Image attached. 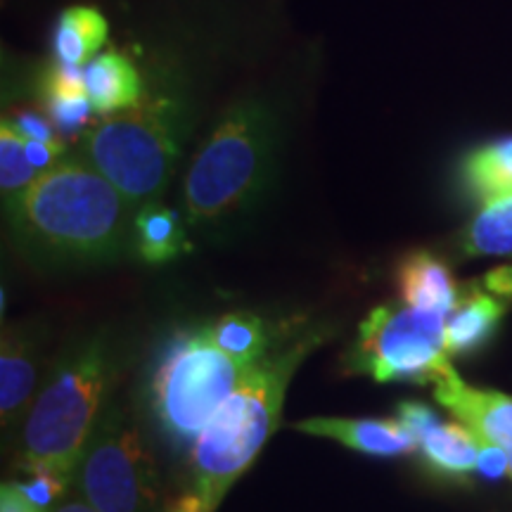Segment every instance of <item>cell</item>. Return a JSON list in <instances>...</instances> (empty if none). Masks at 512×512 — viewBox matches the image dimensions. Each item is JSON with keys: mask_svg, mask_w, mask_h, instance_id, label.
<instances>
[{"mask_svg": "<svg viewBox=\"0 0 512 512\" xmlns=\"http://www.w3.org/2000/svg\"><path fill=\"white\" fill-rule=\"evenodd\" d=\"M133 204L91 162L64 159L10 202L17 233L57 259L105 261L126 240Z\"/></svg>", "mask_w": 512, "mask_h": 512, "instance_id": "obj_1", "label": "cell"}, {"mask_svg": "<svg viewBox=\"0 0 512 512\" xmlns=\"http://www.w3.org/2000/svg\"><path fill=\"white\" fill-rule=\"evenodd\" d=\"M316 344V335L302 337L249 366L190 446L195 491L214 512L278 427L292 375Z\"/></svg>", "mask_w": 512, "mask_h": 512, "instance_id": "obj_2", "label": "cell"}, {"mask_svg": "<svg viewBox=\"0 0 512 512\" xmlns=\"http://www.w3.org/2000/svg\"><path fill=\"white\" fill-rule=\"evenodd\" d=\"M275 138L278 119L264 100L233 102L185 174V221L204 226L245 209L271 176Z\"/></svg>", "mask_w": 512, "mask_h": 512, "instance_id": "obj_3", "label": "cell"}, {"mask_svg": "<svg viewBox=\"0 0 512 512\" xmlns=\"http://www.w3.org/2000/svg\"><path fill=\"white\" fill-rule=\"evenodd\" d=\"M107 387L110 358L102 339H91L64 356L31 403L22 430L19 465L27 472L50 467L74 477L100 420Z\"/></svg>", "mask_w": 512, "mask_h": 512, "instance_id": "obj_4", "label": "cell"}, {"mask_svg": "<svg viewBox=\"0 0 512 512\" xmlns=\"http://www.w3.org/2000/svg\"><path fill=\"white\" fill-rule=\"evenodd\" d=\"M181 133V102L157 93L100 121L83 140V155L128 202L150 204L174 174Z\"/></svg>", "mask_w": 512, "mask_h": 512, "instance_id": "obj_5", "label": "cell"}, {"mask_svg": "<svg viewBox=\"0 0 512 512\" xmlns=\"http://www.w3.org/2000/svg\"><path fill=\"white\" fill-rule=\"evenodd\" d=\"M245 370L219 349L207 328L178 332L152 377V411L162 432L178 446L195 444Z\"/></svg>", "mask_w": 512, "mask_h": 512, "instance_id": "obj_6", "label": "cell"}, {"mask_svg": "<svg viewBox=\"0 0 512 512\" xmlns=\"http://www.w3.org/2000/svg\"><path fill=\"white\" fill-rule=\"evenodd\" d=\"M446 313L382 304L363 318L351 354V370L375 382L437 384L453 380L456 368L444 342Z\"/></svg>", "mask_w": 512, "mask_h": 512, "instance_id": "obj_7", "label": "cell"}, {"mask_svg": "<svg viewBox=\"0 0 512 512\" xmlns=\"http://www.w3.org/2000/svg\"><path fill=\"white\" fill-rule=\"evenodd\" d=\"M79 489L100 512H152L157 467L138 427L112 408L98 420L79 463Z\"/></svg>", "mask_w": 512, "mask_h": 512, "instance_id": "obj_8", "label": "cell"}, {"mask_svg": "<svg viewBox=\"0 0 512 512\" xmlns=\"http://www.w3.org/2000/svg\"><path fill=\"white\" fill-rule=\"evenodd\" d=\"M434 399L482 441L512 446V396L477 389L456 375L434 387Z\"/></svg>", "mask_w": 512, "mask_h": 512, "instance_id": "obj_9", "label": "cell"}, {"mask_svg": "<svg viewBox=\"0 0 512 512\" xmlns=\"http://www.w3.org/2000/svg\"><path fill=\"white\" fill-rule=\"evenodd\" d=\"M294 430L339 441L351 451L368 453V456H406L420 448L418 439L399 420L377 418H306L294 422Z\"/></svg>", "mask_w": 512, "mask_h": 512, "instance_id": "obj_10", "label": "cell"}, {"mask_svg": "<svg viewBox=\"0 0 512 512\" xmlns=\"http://www.w3.org/2000/svg\"><path fill=\"white\" fill-rule=\"evenodd\" d=\"M396 287L401 302L422 311L451 313L458 304V285L444 261L430 252L406 254L396 266Z\"/></svg>", "mask_w": 512, "mask_h": 512, "instance_id": "obj_11", "label": "cell"}, {"mask_svg": "<svg viewBox=\"0 0 512 512\" xmlns=\"http://www.w3.org/2000/svg\"><path fill=\"white\" fill-rule=\"evenodd\" d=\"M83 81L95 114H114L136 107L145 98L143 76L128 57L100 53L83 67Z\"/></svg>", "mask_w": 512, "mask_h": 512, "instance_id": "obj_12", "label": "cell"}, {"mask_svg": "<svg viewBox=\"0 0 512 512\" xmlns=\"http://www.w3.org/2000/svg\"><path fill=\"white\" fill-rule=\"evenodd\" d=\"M36 349L19 330L3 332L0 347V420L3 427H15L36 389Z\"/></svg>", "mask_w": 512, "mask_h": 512, "instance_id": "obj_13", "label": "cell"}, {"mask_svg": "<svg viewBox=\"0 0 512 512\" xmlns=\"http://www.w3.org/2000/svg\"><path fill=\"white\" fill-rule=\"evenodd\" d=\"M503 311V304L489 292L472 290L465 297H458V304L446 316L444 342L448 354H467L489 342Z\"/></svg>", "mask_w": 512, "mask_h": 512, "instance_id": "obj_14", "label": "cell"}, {"mask_svg": "<svg viewBox=\"0 0 512 512\" xmlns=\"http://www.w3.org/2000/svg\"><path fill=\"white\" fill-rule=\"evenodd\" d=\"M479 446L477 437L463 422H437L420 439V451L427 465L446 477H465L477 470Z\"/></svg>", "mask_w": 512, "mask_h": 512, "instance_id": "obj_15", "label": "cell"}, {"mask_svg": "<svg viewBox=\"0 0 512 512\" xmlns=\"http://www.w3.org/2000/svg\"><path fill=\"white\" fill-rule=\"evenodd\" d=\"M107 41V19L95 8H69L55 27L53 50L57 62L69 67H86Z\"/></svg>", "mask_w": 512, "mask_h": 512, "instance_id": "obj_16", "label": "cell"}, {"mask_svg": "<svg viewBox=\"0 0 512 512\" xmlns=\"http://www.w3.org/2000/svg\"><path fill=\"white\" fill-rule=\"evenodd\" d=\"M463 181L482 204L512 195V138L477 147L463 162Z\"/></svg>", "mask_w": 512, "mask_h": 512, "instance_id": "obj_17", "label": "cell"}, {"mask_svg": "<svg viewBox=\"0 0 512 512\" xmlns=\"http://www.w3.org/2000/svg\"><path fill=\"white\" fill-rule=\"evenodd\" d=\"M133 228H136L138 252L147 264H164V261L176 259L185 247L181 216L159 202L145 204L138 211Z\"/></svg>", "mask_w": 512, "mask_h": 512, "instance_id": "obj_18", "label": "cell"}, {"mask_svg": "<svg viewBox=\"0 0 512 512\" xmlns=\"http://www.w3.org/2000/svg\"><path fill=\"white\" fill-rule=\"evenodd\" d=\"M207 330L211 339L219 344V349L245 368L259 363L268 351V330L264 320L252 313H226Z\"/></svg>", "mask_w": 512, "mask_h": 512, "instance_id": "obj_19", "label": "cell"}, {"mask_svg": "<svg viewBox=\"0 0 512 512\" xmlns=\"http://www.w3.org/2000/svg\"><path fill=\"white\" fill-rule=\"evenodd\" d=\"M463 249L470 256L512 254V195L484 204L467 226Z\"/></svg>", "mask_w": 512, "mask_h": 512, "instance_id": "obj_20", "label": "cell"}, {"mask_svg": "<svg viewBox=\"0 0 512 512\" xmlns=\"http://www.w3.org/2000/svg\"><path fill=\"white\" fill-rule=\"evenodd\" d=\"M41 171L29 162L27 147L19 131L3 119L0 124V190L10 202H15L31 183L36 181Z\"/></svg>", "mask_w": 512, "mask_h": 512, "instance_id": "obj_21", "label": "cell"}, {"mask_svg": "<svg viewBox=\"0 0 512 512\" xmlns=\"http://www.w3.org/2000/svg\"><path fill=\"white\" fill-rule=\"evenodd\" d=\"M27 482H19L17 486L22 489V494L29 498L31 503H36L41 510H48L57 498L64 496L67 491L69 479L62 472L50 470V467H38V470L27 472Z\"/></svg>", "mask_w": 512, "mask_h": 512, "instance_id": "obj_22", "label": "cell"}, {"mask_svg": "<svg viewBox=\"0 0 512 512\" xmlns=\"http://www.w3.org/2000/svg\"><path fill=\"white\" fill-rule=\"evenodd\" d=\"M48 119L60 128L62 133H76L86 124L88 114L93 112L88 95H74V98H46Z\"/></svg>", "mask_w": 512, "mask_h": 512, "instance_id": "obj_23", "label": "cell"}, {"mask_svg": "<svg viewBox=\"0 0 512 512\" xmlns=\"http://www.w3.org/2000/svg\"><path fill=\"white\" fill-rule=\"evenodd\" d=\"M396 420H399L406 430L413 432V437L418 439V444H420V439L425 437V432L439 422V418L434 415L432 408L425 406V403H418V401H403L399 406V411H396Z\"/></svg>", "mask_w": 512, "mask_h": 512, "instance_id": "obj_24", "label": "cell"}, {"mask_svg": "<svg viewBox=\"0 0 512 512\" xmlns=\"http://www.w3.org/2000/svg\"><path fill=\"white\" fill-rule=\"evenodd\" d=\"M10 124L17 128L19 136L24 140H43V143H53V140H57L53 121L41 117V114L36 112H19L15 119H10Z\"/></svg>", "mask_w": 512, "mask_h": 512, "instance_id": "obj_25", "label": "cell"}, {"mask_svg": "<svg viewBox=\"0 0 512 512\" xmlns=\"http://www.w3.org/2000/svg\"><path fill=\"white\" fill-rule=\"evenodd\" d=\"M477 470L482 472L486 479H501L505 472H508V451L498 444L482 441V446H479Z\"/></svg>", "mask_w": 512, "mask_h": 512, "instance_id": "obj_26", "label": "cell"}, {"mask_svg": "<svg viewBox=\"0 0 512 512\" xmlns=\"http://www.w3.org/2000/svg\"><path fill=\"white\" fill-rule=\"evenodd\" d=\"M0 512H46L31 503L27 496L22 494L17 484H3L0 489Z\"/></svg>", "mask_w": 512, "mask_h": 512, "instance_id": "obj_27", "label": "cell"}, {"mask_svg": "<svg viewBox=\"0 0 512 512\" xmlns=\"http://www.w3.org/2000/svg\"><path fill=\"white\" fill-rule=\"evenodd\" d=\"M162 512H214L204 503V498L197 494V491H190V494H183L174 498L164 505Z\"/></svg>", "mask_w": 512, "mask_h": 512, "instance_id": "obj_28", "label": "cell"}, {"mask_svg": "<svg viewBox=\"0 0 512 512\" xmlns=\"http://www.w3.org/2000/svg\"><path fill=\"white\" fill-rule=\"evenodd\" d=\"M484 285L496 294H512V266L496 268L484 278Z\"/></svg>", "mask_w": 512, "mask_h": 512, "instance_id": "obj_29", "label": "cell"}, {"mask_svg": "<svg viewBox=\"0 0 512 512\" xmlns=\"http://www.w3.org/2000/svg\"><path fill=\"white\" fill-rule=\"evenodd\" d=\"M53 512H100V510H95L91 503H81V501H72V503H64V505H60V508L57 510H53Z\"/></svg>", "mask_w": 512, "mask_h": 512, "instance_id": "obj_30", "label": "cell"}, {"mask_svg": "<svg viewBox=\"0 0 512 512\" xmlns=\"http://www.w3.org/2000/svg\"><path fill=\"white\" fill-rule=\"evenodd\" d=\"M505 451H508V475L512 477V446L505 448Z\"/></svg>", "mask_w": 512, "mask_h": 512, "instance_id": "obj_31", "label": "cell"}]
</instances>
